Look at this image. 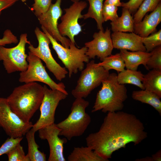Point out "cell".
Masks as SVG:
<instances>
[{"label":"cell","mask_w":161,"mask_h":161,"mask_svg":"<svg viewBox=\"0 0 161 161\" xmlns=\"http://www.w3.org/2000/svg\"><path fill=\"white\" fill-rule=\"evenodd\" d=\"M93 37V40L85 43L87 48L86 54L89 59L97 56L102 61L111 55L114 48L110 29L107 27L105 31L99 30L95 32Z\"/></svg>","instance_id":"15"},{"label":"cell","mask_w":161,"mask_h":161,"mask_svg":"<svg viewBox=\"0 0 161 161\" xmlns=\"http://www.w3.org/2000/svg\"><path fill=\"white\" fill-rule=\"evenodd\" d=\"M136 161H153V159L152 157H147L142 158L140 159L136 160Z\"/></svg>","instance_id":"39"},{"label":"cell","mask_w":161,"mask_h":161,"mask_svg":"<svg viewBox=\"0 0 161 161\" xmlns=\"http://www.w3.org/2000/svg\"><path fill=\"white\" fill-rule=\"evenodd\" d=\"M144 0H129L126 2H122L121 6L127 9L131 14H134Z\"/></svg>","instance_id":"35"},{"label":"cell","mask_w":161,"mask_h":161,"mask_svg":"<svg viewBox=\"0 0 161 161\" xmlns=\"http://www.w3.org/2000/svg\"><path fill=\"white\" fill-rule=\"evenodd\" d=\"M131 97L133 99L153 107L161 115L160 98L155 94L145 89L134 91Z\"/></svg>","instance_id":"22"},{"label":"cell","mask_w":161,"mask_h":161,"mask_svg":"<svg viewBox=\"0 0 161 161\" xmlns=\"http://www.w3.org/2000/svg\"><path fill=\"white\" fill-rule=\"evenodd\" d=\"M144 75L140 71L126 69L118 73L117 79L119 84H133L143 90L142 81Z\"/></svg>","instance_id":"23"},{"label":"cell","mask_w":161,"mask_h":161,"mask_svg":"<svg viewBox=\"0 0 161 161\" xmlns=\"http://www.w3.org/2000/svg\"><path fill=\"white\" fill-rule=\"evenodd\" d=\"M22 137L14 138L9 137L0 147V156L4 154H7L10 150L22 140Z\"/></svg>","instance_id":"33"},{"label":"cell","mask_w":161,"mask_h":161,"mask_svg":"<svg viewBox=\"0 0 161 161\" xmlns=\"http://www.w3.org/2000/svg\"><path fill=\"white\" fill-rule=\"evenodd\" d=\"M27 36L26 33L21 34L18 44L14 47L7 48L0 46V61H2L4 67L8 74L22 72L27 69L28 63L25 47L27 44H31Z\"/></svg>","instance_id":"7"},{"label":"cell","mask_w":161,"mask_h":161,"mask_svg":"<svg viewBox=\"0 0 161 161\" xmlns=\"http://www.w3.org/2000/svg\"><path fill=\"white\" fill-rule=\"evenodd\" d=\"M89 104V102L83 98L75 99L67 117L56 124L61 130L59 136L70 140L73 137L83 134L91 120L90 116L86 112Z\"/></svg>","instance_id":"4"},{"label":"cell","mask_w":161,"mask_h":161,"mask_svg":"<svg viewBox=\"0 0 161 161\" xmlns=\"http://www.w3.org/2000/svg\"><path fill=\"white\" fill-rule=\"evenodd\" d=\"M96 64L103 66L107 71L113 69L118 73L123 71L125 67L124 61L120 53L111 55L104 58L101 62L96 63Z\"/></svg>","instance_id":"26"},{"label":"cell","mask_w":161,"mask_h":161,"mask_svg":"<svg viewBox=\"0 0 161 161\" xmlns=\"http://www.w3.org/2000/svg\"><path fill=\"white\" fill-rule=\"evenodd\" d=\"M31 10L37 17L46 13L51 4L52 0H34Z\"/></svg>","instance_id":"32"},{"label":"cell","mask_w":161,"mask_h":161,"mask_svg":"<svg viewBox=\"0 0 161 161\" xmlns=\"http://www.w3.org/2000/svg\"><path fill=\"white\" fill-rule=\"evenodd\" d=\"M71 1L73 2H78L80 1V0H71Z\"/></svg>","instance_id":"40"},{"label":"cell","mask_w":161,"mask_h":161,"mask_svg":"<svg viewBox=\"0 0 161 161\" xmlns=\"http://www.w3.org/2000/svg\"><path fill=\"white\" fill-rule=\"evenodd\" d=\"M44 96L43 86L31 82L15 87L6 98L12 110L24 121L29 122L40 108Z\"/></svg>","instance_id":"2"},{"label":"cell","mask_w":161,"mask_h":161,"mask_svg":"<svg viewBox=\"0 0 161 161\" xmlns=\"http://www.w3.org/2000/svg\"><path fill=\"white\" fill-rule=\"evenodd\" d=\"M161 21V3L149 15L140 22L134 23V32L141 37H146L155 32Z\"/></svg>","instance_id":"17"},{"label":"cell","mask_w":161,"mask_h":161,"mask_svg":"<svg viewBox=\"0 0 161 161\" xmlns=\"http://www.w3.org/2000/svg\"><path fill=\"white\" fill-rule=\"evenodd\" d=\"M148 137L143 122L135 115L123 111L109 112L99 130L86 138L87 146L109 161L113 153L133 143L136 145Z\"/></svg>","instance_id":"1"},{"label":"cell","mask_w":161,"mask_h":161,"mask_svg":"<svg viewBox=\"0 0 161 161\" xmlns=\"http://www.w3.org/2000/svg\"><path fill=\"white\" fill-rule=\"evenodd\" d=\"M142 84L144 89L161 98V70L153 69L144 75Z\"/></svg>","instance_id":"21"},{"label":"cell","mask_w":161,"mask_h":161,"mask_svg":"<svg viewBox=\"0 0 161 161\" xmlns=\"http://www.w3.org/2000/svg\"><path fill=\"white\" fill-rule=\"evenodd\" d=\"M9 161H30L25 155L20 143L17 144L6 154Z\"/></svg>","instance_id":"30"},{"label":"cell","mask_w":161,"mask_h":161,"mask_svg":"<svg viewBox=\"0 0 161 161\" xmlns=\"http://www.w3.org/2000/svg\"><path fill=\"white\" fill-rule=\"evenodd\" d=\"M113 32H134V22L133 16L128 10L123 7L121 16L110 23Z\"/></svg>","instance_id":"20"},{"label":"cell","mask_w":161,"mask_h":161,"mask_svg":"<svg viewBox=\"0 0 161 161\" xmlns=\"http://www.w3.org/2000/svg\"><path fill=\"white\" fill-rule=\"evenodd\" d=\"M153 161H161V151L159 150L157 152L153 154L151 156Z\"/></svg>","instance_id":"38"},{"label":"cell","mask_w":161,"mask_h":161,"mask_svg":"<svg viewBox=\"0 0 161 161\" xmlns=\"http://www.w3.org/2000/svg\"><path fill=\"white\" fill-rule=\"evenodd\" d=\"M142 40L146 49V52H151L155 48L161 46V29L147 37H142Z\"/></svg>","instance_id":"28"},{"label":"cell","mask_w":161,"mask_h":161,"mask_svg":"<svg viewBox=\"0 0 161 161\" xmlns=\"http://www.w3.org/2000/svg\"><path fill=\"white\" fill-rule=\"evenodd\" d=\"M161 0H144L134 14L133 17L134 23L141 21L145 14L152 12L156 8Z\"/></svg>","instance_id":"27"},{"label":"cell","mask_w":161,"mask_h":161,"mask_svg":"<svg viewBox=\"0 0 161 161\" xmlns=\"http://www.w3.org/2000/svg\"><path fill=\"white\" fill-rule=\"evenodd\" d=\"M68 161H107L91 147H75L67 157Z\"/></svg>","instance_id":"19"},{"label":"cell","mask_w":161,"mask_h":161,"mask_svg":"<svg viewBox=\"0 0 161 161\" xmlns=\"http://www.w3.org/2000/svg\"><path fill=\"white\" fill-rule=\"evenodd\" d=\"M62 0H56L54 4H52L48 11L37 17L41 27L57 41L61 42L63 47L68 48L70 40L65 37L62 36L58 30V20L62 14L61 7Z\"/></svg>","instance_id":"13"},{"label":"cell","mask_w":161,"mask_h":161,"mask_svg":"<svg viewBox=\"0 0 161 161\" xmlns=\"http://www.w3.org/2000/svg\"><path fill=\"white\" fill-rule=\"evenodd\" d=\"M27 60L28 67L25 71L20 72V82H41L48 86L51 89L58 90L68 95L64 84L62 82L57 83L51 79L40 58L29 51Z\"/></svg>","instance_id":"8"},{"label":"cell","mask_w":161,"mask_h":161,"mask_svg":"<svg viewBox=\"0 0 161 161\" xmlns=\"http://www.w3.org/2000/svg\"><path fill=\"white\" fill-rule=\"evenodd\" d=\"M34 32L38 45L35 47L31 44H30L28 47L30 52L42 60L56 78L61 81L66 77L68 72L65 67L61 66L53 58L49 47L50 41L46 34L38 27H36Z\"/></svg>","instance_id":"9"},{"label":"cell","mask_w":161,"mask_h":161,"mask_svg":"<svg viewBox=\"0 0 161 161\" xmlns=\"http://www.w3.org/2000/svg\"><path fill=\"white\" fill-rule=\"evenodd\" d=\"M41 28L50 39L58 58L68 70L69 77L70 78L73 74H77L78 71H81L84 69V63H88L89 61L86 54L87 48L84 46L78 48L75 43L71 41L69 47H65L50 36L44 28L41 27Z\"/></svg>","instance_id":"5"},{"label":"cell","mask_w":161,"mask_h":161,"mask_svg":"<svg viewBox=\"0 0 161 161\" xmlns=\"http://www.w3.org/2000/svg\"><path fill=\"white\" fill-rule=\"evenodd\" d=\"M18 0H0V15L1 11L11 7Z\"/></svg>","instance_id":"36"},{"label":"cell","mask_w":161,"mask_h":161,"mask_svg":"<svg viewBox=\"0 0 161 161\" xmlns=\"http://www.w3.org/2000/svg\"><path fill=\"white\" fill-rule=\"evenodd\" d=\"M35 132L31 129L26 134L28 145V151L26 155L30 161H45L46 154L38 150L39 146L35 142Z\"/></svg>","instance_id":"25"},{"label":"cell","mask_w":161,"mask_h":161,"mask_svg":"<svg viewBox=\"0 0 161 161\" xmlns=\"http://www.w3.org/2000/svg\"><path fill=\"white\" fill-rule=\"evenodd\" d=\"M150 53V56L146 63L147 69L161 70V46L155 48Z\"/></svg>","instance_id":"29"},{"label":"cell","mask_w":161,"mask_h":161,"mask_svg":"<svg viewBox=\"0 0 161 161\" xmlns=\"http://www.w3.org/2000/svg\"><path fill=\"white\" fill-rule=\"evenodd\" d=\"M61 130L55 123L42 128L38 130V136L42 140H47L49 148L48 161H65L64 154V144L66 138L59 137Z\"/></svg>","instance_id":"14"},{"label":"cell","mask_w":161,"mask_h":161,"mask_svg":"<svg viewBox=\"0 0 161 161\" xmlns=\"http://www.w3.org/2000/svg\"><path fill=\"white\" fill-rule=\"evenodd\" d=\"M44 96L40 107V115L31 129L35 132L41 128L54 123L56 109L60 102L66 99L67 95L58 90L43 86Z\"/></svg>","instance_id":"11"},{"label":"cell","mask_w":161,"mask_h":161,"mask_svg":"<svg viewBox=\"0 0 161 161\" xmlns=\"http://www.w3.org/2000/svg\"><path fill=\"white\" fill-rule=\"evenodd\" d=\"M87 6L84 1L73 2L69 7L64 9L65 14L61 17V22L58 25L59 32L63 36H67L71 41L75 43L74 37L82 31L79 19L83 18L82 12Z\"/></svg>","instance_id":"12"},{"label":"cell","mask_w":161,"mask_h":161,"mask_svg":"<svg viewBox=\"0 0 161 161\" xmlns=\"http://www.w3.org/2000/svg\"><path fill=\"white\" fill-rule=\"evenodd\" d=\"M18 42L17 37L9 29L6 30L2 38L0 39V46H5L6 44H16Z\"/></svg>","instance_id":"34"},{"label":"cell","mask_w":161,"mask_h":161,"mask_svg":"<svg viewBox=\"0 0 161 161\" xmlns=\"http://www.w3.org/2000/svg\"><path fill=\"white\" fill-rule=\"evenodd\" d=\"M120 50L119 53L127 69L137 70L141 64L147 69L146 63L150 56V52L140 51L129 52L125 49Z\"/></svg>","instance_id":"18"},{"label":"cell","mask_w":161,"mask_h":161,"mask_svg":"<svg viewBox=\"0 0 161 161\" xmlns=\"http://www.w3.org/2000/svg\"><path fill=\"white\" fill-rule=\"evenodd\" d=\"M111 38L114 48L131 51H146L142 42V37L134 32H113Z\"/></svg>","instance_id":"16"},{"label":"cell","mask_w":161,"mask_h":161,"mask_svg":"<svg viewBox=\"0 0 161 161\" xmlns=\"http://www.w3.org/2000/svg\"><path fill=\"white\" fill-rule=\"evenodd\" d=\"M89 3L87 12L83 15V18H89L94 19L97 24V29L104 31L103 24L104 22L102 14V10L104 0H87Z\"/></svg>","instance_id":"24"},{"label":"cell","mask_w":161,"mask_h":161,"mask_svg":"<svg viewBox=\"0 0 161 161\" xmlns=\"http://www.w3.org/2000/svg\"><path fill=\"white\" fill-rule=\"evenodd\" d=\"M109 74V71L97 65L94 60L89 61L86 68L81 71L77 85L71 92L72 94L75 98L86 97Z\"/></svg>","instance_id":"6"},{"label":"cell","mask_w":161,"mask_h":161,"mask_svg":"<svg viewBox=\"0 0 161 161\" xmlns=\"http://www.w3.org/2000/svg\"><path fill=\"white\" fill-rule=\"evenodd\" d=\"M27 0H21V1L23 2H24L26 1Z\"/></svg>","instance_id":"41"},{"label":"cell","mask_w":161,"mask_h":161,"mask_svg":"<svg viewBox=\"0 0 161 161\" xmlns=\"http://www.w3.org/2000/svg\"><path fill=\"white\" fill-rule=\"evenodd\" d=\"M118 7L115 5L103 4L102 14L104 22L108 20H115L119 17L117 14Z\"/></svg>","instance_id":"31"},{"label":"cell","mask_w":161,"mask_h":161,"mask_svg":"<svg viewBox=\"0 0 161 161\" xmlns=\"http://www.w3.org/2000/svg\"><path fill=\"white\" fill-rule=\"evenodd\" d=\"M33 125L30 122L24 121L12 110L6 98L0 97V126L9 137H22Z\"/></svg>","instance_id":"10"},{"label":"cell","mask_w":161,"mask_h":161,"mask_svg":"<svg viewBox=\"0 0 161 161\" xmlns=\"http://www.w3.org/2000/svg\"><path fill=\"white\" fill-rule=\"evenodd\" d=\"M104 4L113 5L118 7L121 6L122 2L120 0H106Z\"/></svg>","instance_id":"37"},{"label":"cell","mask_w":161,"mask_h":161,"mask_svg":"<svg viewBox=\"0 0 161 161\" xmlns=\"http://www.w3.org/2000/svg\"><path fill=\"white\" fill-rule=\"evenodd\" d=\"M101 83L102 87L97 94L92 112L101 110L106 113L121 111L128 97L127 89L124 85L118 83L117 74L109 73Z\"/></svg>","instance_id":"3"}]
</instances>
